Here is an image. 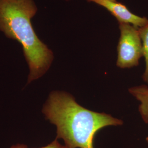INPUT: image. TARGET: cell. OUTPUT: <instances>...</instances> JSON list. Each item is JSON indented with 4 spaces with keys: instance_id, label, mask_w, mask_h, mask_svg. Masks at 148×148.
<instances>
[{
    "instance_id": "obj_1",
    "label": "cell",
    "mask_w": 148,
    "mask_h": 148,
    "mask_svg": "<svg viewBox=\"0 0 148 148\" xmlns=\"http://www.w3.org/2000/svg\"><path fill=\"white\" fill-rule=\"evenodd\" d=\"M42 112L57 126L56 139H62L68 148H94L95 136L99 130L123 124L110 115L86 109L63 92H52Z\"/></svg>"
},
{
    "instance_id": "obj_5",
    "label": "cell",
    "mask_w": 148,
    "mask_h": 148,
    "mask_svg": "<svg viewBox=\"0 0 148 148\" xmlns=\"http://www.w3.org/2000/svg\"><path fill=\"white\" fill-rule=\"evenodd\" d=\"M130 93L132 95L140 104L139 107V111L144 121L148 123V87L142 85L134 87L129 89Z\"/></svg>"
},
{
    "instance_id": "obj_4",
    "label": "cell",
    "mask_w": 148,
    "mask_h": 148,
    "mask_svg": "<svg viewBox=\"0 0 148 148\" xmlns=\"http://www.w3.org/2000/svg\"><path fill=\"white\" fill-rule=\"evenodd\" d=\"M106 8L114 16L119 23L130 24L137 28L144 27L148 23V19L134 14L121 3L111 0H88Z\"/></svg>"
},
{
    "instance_id": "obj_6",
    "label": "cell",
    "mask_w": 148,
    "mask_h": 148,
    "mask_svg": "<svg viewBox=\"0 0 148 148\" xmlns=\"http://www.w3.org/2000/svg\"><path fill=\"white\" fill-rule=\"evenodd\" d=\"M143 48V56L145 58V69L143 75V80L148 83V23L139 29Z\"/></svg>"
},
{
    "instance_id": "obj_2",
    "label": "cell",
    "mask_w": 148,
    "mask_h": 148,
    "mask_svg": "<svg viewBox=\"0 0 148 148\" xmlns=\"http://www.w3.org/2000/svg\"><path fill=\"white\" fill-rule=\"evenodd\" d=\"M37 12L34 0H0V31L21 44L30 69L28 83L45 74L53 59V52L32 27Z\"/></svg>"
},
{
    "instance_id": "obj_3",
    "label": "cell",
    "mask_w": 148,
    "mask_h": 148,
    "mask_svg": "<svg viewBox=\"0 0 148 148\" xmlns=\"http://www.w3.org/2000/svg\"><path fill=\"white\" fill-rule=\"evenodd\" d=\"M120 37L117 46V66L130 68L138 66L143 57L142 43L139 29L130 24L119 23Z\"/></svg>"
},
{
    "instance_id": "obj_7",
    "label": "cell",
    "mask_w": 148,
    "mask_h": 148,
    "mask_svg": "<svg viewBox=\"0 0 148 148\" xmlns=\"http://www.w3.org/2000/svg\"><path fill=\"white\" fill-rule=\"evenodd\" d=\"M11 148H27V145L23 144H17L16 145H13L11 147ZM40 148H68L65 145H61L58 142L56 139L52 143H50L47 145L43 147Z\"/></svg>"
},
{
    "instance_id": "obj_8",
    "label": "cell",
    "mask_w": 148,
    "mask_h": 148,
    "mask_svg": "<svg viewBox=\"0 0 148 148\" xmlns=\"http://www.w3.org/2000/svg\"><path fill=\"white\" fill-rule=\"evenodd\" d=\"M146 140H147V142L148 143V137L146 138Z\"/></svg>"
},
{
    "instance_id": "obj_9",
    "label": "cell",
    "mask_w": 148,
    "mask_h": 148,
    "mask_svg": "<svg viewBox=\"0 0 148 148\" xmlns=\"http://www.w3.org/2000/svg\"><path fill=\"white\" fill-rule=\"evenodd\" d=\"M111 1H116V0H111Z\"/></svg>"
}]
</instances>
